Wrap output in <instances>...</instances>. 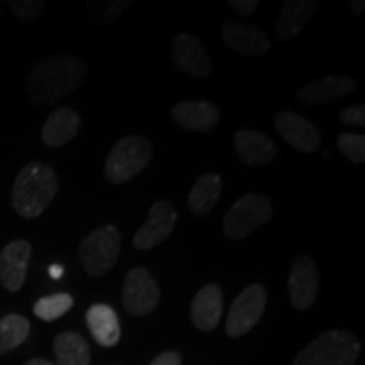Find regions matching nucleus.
Returning a JSON list of instances; mask_svg holds the SVG:
<instances>
[{
	"mask_svg": "<svg viewBox=\"0 0 365 365\" xmlns=\"http://www.w3.org/2000/svg\"><path fill=\"white\" fill-rule=\"evenodd\" d=\"M86 66L75 56H51L39 61L26 78L31 102L41 107L58 103L83 83Z\"/></svg>",
	"mask_w": 365,
	"mask_h": 365,
	"instance_id": "nucleus-1",
	"label": "nucleus"
},
{
	"mask_svg": "<svg viewBox=\"0 0 365 365\" xmlns=\"http://www.w3.org/2000/svg\"><path fill=\"white\" fill-rule=\"evenodd\" d=\"M58 175L49 164L34 161L22 168L12 186V207L24 218H38L58 193Z\"/></svg>",
	"mask_w": 365,
	"mask_h": 365,
	"instance_id": "nucleus-2",
	"label": "nucleus"
},
{
	"mask_svg": "<svg viewBox=\"0 0 365 365\" xmlns=\"http://www.w3.org/2000/svg\"><path fill=\"white\" fill-rule=\"evenodd\" d=\"M359 354L360 344L352 333L331 330L304 346L293 365H355Z\"/></svg>",
	"mask_w": 365,
	"mask_h": 365,
	"instance_id": "nucleus-3",
	"label": "nucleus"
},
{
	"mask_svg": "<svg viewBox=\"0 0 365 365\" xmlns=\"http://www.w3.org/2000/svg\"><path fill=\"white\" fill-rule=\"evenodd\" d=\"M149 140L140 135H127L115 143L107 161H105V178L113 185L130 181L148 166L150 161Z\"/></svg>",
	"mask_w": 365,
	"mask_h": 365,
	"instance_id": "nucleus-4",
	"label": "nucleus"
},
{
	"mask_svg": "<svg viewBox=\"0 0 365 365\" xmlns=\"http://www.w3.org/2000/svg\"><path fill=\"white\" fill-rule=\"evenodd\" d=\"M122 237L115 225L108 223L93 230L80 244L78 255L85 271L93 277H102L115 266L120 254Z\"/></svg>",
	"mask_w": 365,
	"mask_h": 365,
	"instance_id": "nucleus-5",
	"label": "nucleus"
},
{
	"mask_svg": "<svg viewBox=\"0 0 365 365\" xmlns=\"http://www.w3.org/2000/svg\"><path fill=\"white\" fill-rule=\"evenodd\" d=\"M272 217V205L266 196L249 193L232 205L223 218V235L228 240L245 239L255 228L262 227Z\"/></svg>",
	"mask_w": 365,
	"mask_h": 365,
	"instance_id": "nucleus-6",
	"label": "nucleus"
},
{
	"mask_svg": "<svg viewBox=\"0 0 365 365\" xmlns=\"http://www.w3.org/2000/svg\"><path fill=\"white\" fill-rule=\"evenodd\" d=\"M266 301L267 296L262 284L254 282V284L245 287L234 299L230 312H228L225 323L227 335L232 339H239V336L252 330L259 323V319L262 318Z\"/></svg>",
	"mask_w": 365,
	"mask_h": 365,
	"instance_id": "nucleus-7",
	"label": "nucleus"
},
{
	"mask_svg": "<svg viewBox=\"0 0 365 365\" xmlns=\"http://www.w3.org/2000/svg\"><path fill=\"white\" fill-rule=\"evenodd\" d=\"M159 286L145 267H134L122 287V307L134 317H145L159 304Z\"/></svg>",
	"mask_w": 365,
	"mask_h": 365,
	"instance_id": "nucleus-8",
	"label": "nucleus"
},
{
	"mask_svg": "<svg viewBox=\"0 0 365 365\" xmlns=\"http://www.w3.org/2000/svg\"><path fill=\"white\" fill-rule=\"evenodd\" d=\"M178 212L166 200H159L150 207L149 215L134 235V247L150 250L163 244L175 230Z\"/></svg>",
	"mask_w": 365,
	"mask_h": 365,
	"instance_id": "nucleus-9",
	"label": "nucleus"
},
{
	"mask_svg": "<svg viewBox=\"0 0 365 365\" xmlns=\"http://www.w3.org/2000/svg\"><path fill=\"white\" fill-rule=\"evenodd\" d=\"M287 287H289V301L294 309L304 312L313 307L318 296L319 276L317 262L309 255L301 254L294 259Z\"/></svg>",
	"mask_w": 365,
	"mask_h": 365,
	"instance_id": "nucleus-10",
	"label": "nucleus"
},
{
	"mask_svg": "<svg viewBox=\"0 0 365 365\" xmlns=\"http://www.w3.org/2000/svg\"><path fill=\"white\" fill-rule=\"evenodd\" d=\"M274 125H276L282 139L299 153L312 154L322 144V134H319L318 127L298 112H279L274 120Z\"/></svg>",
	"mask_w": 365,
	"mask_h": 365,
	"instance_id": "nucleus-11",
	"label": "nucleus"
},
{
	"mask_svg": "<svg viewBox=\"0 0 365 365\" xmlns=\"http://www.w3.org/2000/svg\"><path fill=\"white\" fill-rule=\"evenodd\" d=\"M171 61L186 75L205 78L212 71V59L207 48L191 33H180L171 43Z\"/></svg>",
	"mask_w": 365,
	"mask_h": 365,
	"instance_id": "nucleus-12",
	"label": "nucleus"
},
{
	"mask_svg": "<svg viewBox=\"0 0 365 365\" xmlns=\"http://www.w3.org/2000/svg\"><path fill=\"white\" fill-rule=\"evenodd\" d=\"M31 255L33 247L24 239L14 240L0 250V284L4 289L16 293L24 286Z\"/></svg>",
	"mask_w": 365,
	"mask_h": 365,
	"instance_id": "nucleus-13",
	"label": "nucleus"
},
{
	"mask_svg": "<svg viewBox=\"0 0 365 365\" xmlns=\"http://www.w3.org/2000/svg\"><path fill=\"white\" fill-rule=\"evenodd\" d=\"M359 88L357 80L349 75H330L325 78L309 81L301 86L296 97L304 105H325L354 93Z\"/></svg>",
	"mask_w": 365,
	"mask_h": 365,
	"instance_id": "nucleus-14",
	"label": "nucleus"
},
{
	"mask_svg": "<svg viewBox=\"0 0 365 365\" xmlns=\"http://www.w3.org/2000/svg\"><path fill=\"white\" fill-rule=\"evenodd\" d=\"M223 43L232 51L247 56H264L271 51V39L259 27L228 21L220 29Z\"/></svg>",
	"mask_w": 365,
	"mask_h": 365,
	"instance_id": "nucleus-15",
	"label": "nucleus"
},
{
	"mask_svg": "<svg viewBox=\"0 0 365 365\" xmlns=\"http://www.w3.org/2000/svg\"><path fill=\"white\" fill-rule=\"evenodd\" d=\"M171 117L181 129L191 132H208L220 122V110L212 102L186 100L171 108Z\"/></svg>",
	"mask_w": 365,
	"mask_h": 365,
	"instance_id": "nucleus-16",
	"label": "nucleus"
},
{
	"mask_svg": "<svg viewBox=\"0 0 365 365\" xmlns=\"http://www.w3.org/2000/svg\"><path fill=\"white\" fill-rule=\"evenodd\" d=\"M237 156L247 166H266L277 156L276 144L262 132L242 129L234 137Z\"/></svg>",
	"mask_w": 365,
	"mask_h": 365,
	"instance_id": "nucleus-17",
	"label": "nucleus"
},
{
	"mask_svg": "<svg viewBox=\"0 0 365 365\" xmlns=\"http://www.w3.org/2000/svg\"><path fill=\"white\" fill-rule=\"evenodd\" d=\"M223 312V294L217 284H207L191 301V319L202 331L215 330Z\"/></svg>",
	"mask_w": 365,
	"mask_h": 365,
	"instance_id": "nucleus-18",
	"label": "nucleus"
},
{
	"mask_svg": "<svg viewBox=\"0 0 365 365\" xmlns=\"http://www.w3.org/2000/svg\"><path fill=\"white\" fill-rule=\"evenodd\" d=\"M317 9L318 2L314 0H286L282 2L279 17L274 26L277 39L287 41L296 38L312 19Z\"/></svg>",
	"mask_w": 365,
	"mask_h": 365,
	"instance_id": "nucleus-19",
	"label": "nucleus"
},
{
	"mask_svg": "<svg viewBox=\"0 0 365 365\" xmlns=\"http://www.w3.org/2000/svg\"><path fill=\"white\" fill-rule=\"evenodd\" d=\"M80 125L81 117L78 112L73 110L71 107H59L44 122L41 137L48 148H61L71 139H75Z\"/></svg>",
	"mask_w": 365,
	"mask_h": 365,
	"instance_id": "nucleus-20",
	"label": "nucleus"
},
{
	"mask_svg": "<svg viewBox=\"0 0 365 365\" xmlns=\"http://www.w3.org/2000/svg\"><path fill=\"white\" fill-rule=\"evenodd\" d=\"M86 325H88L91 335L98 345L110 349L115 346L120 340V323L115 309L108 304L97 303L86 312Z\"/></svg>",
	"mask_w": 365,
	"mask_h": 365,
	"instance_id": "nucleus-21",
	"label": "nucleus"
},
{
	"mask_svg": "<svg viewBox=\"0 0 365 365\" xmlns=\"http://www.w3.org/2000/svg\"><path fill=\"white\" fill-rule=\"evenodd\" d=\"M222 193V178L218 175H203L198 178L190 191L188 207L195 215L205 217L217 207Z\"/></svg>",
	"mask_w": 365,
	"mask_h": 365,
	"instance_id": "nucleus-22",
	"label": "nucleus"
},
{
	"mask_svg": "<svg viewBox=\"0 0 365 365\" xmlns=\"http://www.w3.org/2000/svg\"><path fill=\"white\" fill-rule=\"evenodd\" d=\"M56 365H90V346L80 333L65 331L54 339Z\"/></svg>",
	"mask_w": 365,
	"mask_h": 365,
	"instance_id": "nucleus-23",
	"label": "nucleus"
},
{
	"mask_svg": "<svg viewBox=\"0 0 365 365\" xmlns=\"http://www.w3.org/2000/svg\"><path fill=\"white\" fill-rule=\"evenodd\" d=\"M31 331V323L21 314H7L0 318V355L11 352L24 344Z\"/></svg>",
	"mask_w": 365,
	"mask_h": 365,
	"instance_id": "nucleus-24",
	"label": "nucleus"
},
{
	"mask_svg": "<svg viewBox=\"0 0 365 365\" xmlns=\"http://www.w3.org/2000/svg\"><path fill=\"white\" fill-rule=\"evenodd\" d=\"M73 307V296L68 293H56L49 294L36 301L33 312L36 317L43 322H53V319H58L59 317L68 313Z\"/></svg>",
	"mask_w": 365,
	"mask_h": 365,
	"instance_id": "nucleus-25",
	"label": "nucleus"
},
{
	"mask_svg": "<svg viewBox=\"0 0 365 365\" xmlns=\"http://www.w3.org/2000/svg\"><path fill=\"white\" fill-rule=\"evenodd\" d=\"M130 0H98L86 6V14L97 26H107L117 21L120 14L130 7Z\"/></svg>",
	"mask_w": 365,
	"mask_h": 365,
	"instance_id": "nucleus-26",
	"label": "nucleus"
},
{
	"mask_svg": "<svg viewBox=\"0 0 365 365\" xmlns=\"http://www.w3.org/2000/svg\"><path fill=\"white\" fill-rule=\"evenodd\" d=\"M340 153L349 159L350 163L360 164L365 161V137L362 134H354V132H344L336 139Z\"/></svg>",
	"mask_w": 365,
	"mask_h": 365,
	"instance_id": "nucleus-27",
	"label": "nucleus"
},
{
	"mask_svg": "<svg viewBox=\"0 0 365 365\" xmlns=\"http://www.w3.org/2000/svg\"><path fill=\"white\" fill-rule=\"evenodd\" d=\"M46 4L43 0H11V12L21 21H33L43 12Z\"/></svg>",
	"mask_w": 365,
	"mask_h": 365,
	"instance_id": "nucleus-28",
	"label": "nucleus"
},
{
	"mask_svg": "<svg viewBox=\"0 0 365 365\" xmlns=\"http://www.w3.org/2000/svg\"><path fill=\"white\" fill-rule=\"evenodd\" d=\"M339 120L344 122V124H349V125L364 127L365 125V107L362 103L350 105V107H346L345 110L340 112Z\"/></svg>",
	"mask_w": 365,
	"mask_h": 365,
	"instance_id": "nucleus-29",
	"label": "nucleus"
},
{
	"mask_svg": "<svg viewBox=\"0 0 365 365\" xmlns=\"http://www.w3.org/2000/svg\"><path fill=\"white\" fill-rule=\"evenodd\" d=\"M259 6L257 0H230V7L235 14L242 17H249Z\"/></svg>",
	"mask_w": 365,
	"mask_h": 365,
	"instance_id": "nucleus-30",
	"label": "nucleus"
},
{
	"mask_svg": "<svg viewBox=\"0 0 365 365\" xmlns=\"http://www.w3.org/2000/svg\"><path fill=\"white\" fill-rule=\"evenodd\" d=\"M182 357L180 352H175V350H168V352L159 354L156 359L150 362V365H181Z\"/></svg>",
	"mask_w": 365,
	"mask_h": 365,
	"instance_id": "nucleus-31",
	"label": "nucleus"
},
{
	"mask_svg": "<svg viewBox=\"0 0 365 365\" xmlns=\"http://www.w3.org/2000/svg\"><path fill=\"white\" fill-rule=\"evenodd\" d=\"M349 6H350V11H352L354 14H360V12H364L365 2H364V0H352Z\"/></svg>",
	"mask_w": 365,
	"mask_h": 365,
	"instance_id": "nucleus-32",
	"label": "nucleus"
},
{
	"mask_svg": "<svg viewBox=\"0 0 365 365\" xmlns=\"http://www.w3.org/2000/svg\"><path fill=\"white\" fill-rule=\"evenodd\" d=\"M49 276H51L53 279H59V277L63 276V267L61 266H56V264H54V266L49 267Z\"/></svg>",
	"mask_w": 365,
	"mask_h": 365,
	"instance_id": "nucleus-33",
	"label": "nucleus"
},
{
	"mask_svg": "<svg viewBox=\"0 0 365 365\" xmlns=\"http://www.w3.org/2000/svg\"><path fill=\"white\" fill-rule=\"evenodd\" d=\"M24 365H54V364L49 362V360H46V359H33V360H29V362H26Z\"/></svg>",
	"mask_w": 365,
	"mask_h": 365,
	"instance_id": "nucleus-34",
	"label": "nucleus"
}]
</instances>
